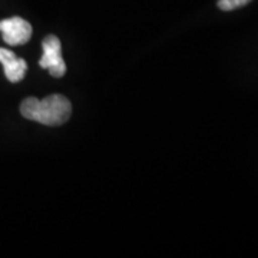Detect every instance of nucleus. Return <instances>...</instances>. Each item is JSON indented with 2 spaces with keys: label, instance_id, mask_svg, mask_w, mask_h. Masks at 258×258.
<instances>
[{
  "label": "nucleus",
  "instance_id": "obj_4",
  "mask_svg": "<svg viewBox=\"0 0 258 258\" xmlns=\"http://www.w3.org/2000/svg\"><path fill=\"white\" fill-rule=\"evenodd\" d=\"M0 63L3 64L5 75L12 83L20 82L28 72V63L22 57H18L12 50L0 47Z\"/></svg>",
  "mask_w": 258,
  "mask_h": 258
},
{
  "label": "nucleus",
  "instance_id": "obj_5",
  "mask_svg": "<svg viewBox=\"0 0 258 258\" xmlns=\"http://www.w3.org/2000/svg\"><path fill=\"white\" fill-rule=\"evenodd\" d=\"M249 2L251 0H218V8L224 12H230L248 5Z\"/></svg>",
  "mask_w": 258,
  "mask_h": 258
},
{
  "label": "nucleus",
  "instance_id": "obj_3",
  "mask_svg": "<svg viewBox=\"0 0 258 258\" xmlns=\"http://www.w3.org/2000/svg\"><path fill=\"white\" fill-rule=\"evenodd\" d=\"M0 32L3 40L10 46H20L28 43L32 37V26L28 20L18 18L5 19L0 22Z\"/></svg>",
  "mask_w": 258,
  "mask_h": 258
},
{
  "label": "nucleus",
  "instance_id": "obj_1",
  "mask_svg": "<svg viewBox=\"0 0 258 258\" xmlns=\"http://www.w3.org/2000/svg\"><path fill=\"white\" fill-rule=\"evenodd\" d=\"M23 118L39 122L46 126H59L72 115V105L63 95H49L45 99L26 98L20 105Z\"/></svg>",
  "mask_w": 258,
  "mask_h": 258
},
{
  "label": "nucleus",
  "instance_id": "obj_2",
  "mask_svg": "<svg viewBox=\"0 0 258 258\" xmlns=\"http://www.w3.org/2000/svg\"><path fill=\"white\" fill-rule=\"evenodd\" d=\"M43 55L39 60L40 68L47 69L53 78H62L66 74V64L62 57V45L55 35H47L43 42Z\"/></svg>",
  "mask_w": 258,
  "mask_h": 258
}]
</instances>
